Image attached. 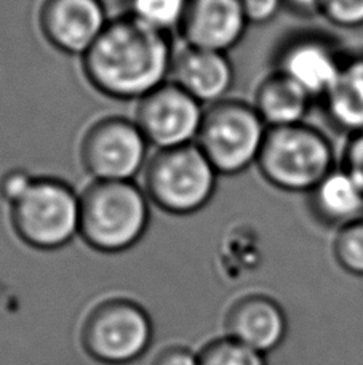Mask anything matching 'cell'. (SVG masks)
<instances>
[{
	"label": "cell",
	"mask_w": 363,
	"mask_h": 365,
	"mask_svg": "<svg viewBox=\"0 0 363 365\" xmlns=\"http://www.w3.org/2000/svg\"><path fill=\"white\" fill-rule=\"evenodd\" d=\"M174 51L170 36L122 13L82 56V73L101 95L141 101L170 81Z\"/></svg>",
	"instance_id": "6da1fadb"
},
{
	"label": "cell",
	"mask_w": 363,
	"mask_h": 365,
	"mask_svg": "<svg viewBox=\"0 0 363 365\" xmlns=\"http://www.w3.org/2000/svg\"><path fill=\"white\" fill-rule=\"evenodd\" d=\"M151 223V200L136 181H92L80 194V232L101 253L130 250Z\"/></svg>",
	"instance_id": "7a4b0ae2"
},
{
	"label": "cell",
	"mask_w": 363,
	"mask_h": 365,
	"mask_svg": "<svg viewBox=\"0 0 363 365\" xmlns=\"http://www.w3.org/2000/svg\"><path fill=\"white\" fill-rule=\"evenodd\" d=\"M256 165L270 186L309 194L338 164L328 136L302 122L269 128Z\"/></svg>",
	"instance_id": "3957f363"
},
{
	"label": "cell",
	"mask_w": 363,
	"mask_h": 365,
	"mask_svg": "<svg viewBox=\"0 0 363 365\" xmlns=\"http://www.w3.org/2000/svg\"><path fill=\"white\" fill-rule=\"evenodd\" d=\"M219 173L194 145L162 149L149 159L144 191L162 212L187 217L202 210L216 192Z\"/></svg>",
	"instance_id": "277c9868"
},
{
	"label": "cell",
	"mask_w": 363,
	"mask_h": 365,
	"mask_svg": "<svg viewBox=\"0 0 363 365\" xmlns=\"http://www.w3.org/2000/svg\"><path fill=\"white\" fill-rule=\"evenodd\" d=\"M16 236L37 250H58L80 232V194L66 181L36 177L10 205Z\"/></svg>",
	"instance_id": "5b68a950"
},
{
	"label": "cell",
	"mask_w": 363,
	"mask_h": 365,
	"mask_svg": "<svg viewBox=\"0 0 363 365\" xmlns=\"http://www.w3.org/2000/svg\"><path fill=\"white\" fill-rule=\"evenodd\" d=\"M268 130L253 103L226 98L205 108L196 145L219 175L236 177L258 164Z\"/></svg>",
	"instance_id": "8992f818"
},
{
	"label": "cell",
	"mask_w": 363,
	"mask_h": 365,
	"mask_svg": "<svg viewBox=\"0 0 363 365\" xmlns=\"http://www.w3.org/2000/svg\"><path fill=\"white\" fill-rule=\"evenodd\" d=\"M149 146L135 120L107 115L83 133L80 162L93 181H135L146 170Z\"/></svg>",
	"instance_id": "52a82bcc"
},
{
	"label": "cell",
	"mask_w": 363,
	"mask_h": 365,
	"mask_svg": "<svg viewBox=\"0 0 363 365\" xmlns=\"http://www.w3.org/2000/svg\"><path fill=\"white\" fill-rule=\"evenodd\" d=\"M204 115L205 106L202 103L168 81L138 101L135 122L144 133L149 145L162 151L194 145Z\"/></svg>",
	"instance_id": "ba28073f"
},
{
	"label": "cell",
	"mask_w": 363,
	"mask_h": 365,
	"mask_svg": "<svg viewBox=\"0 0 363 365\" xmlns=\"http://www.w3.org/2000/svg\"><path fill=\"white\" fill-rule=\"evenodd\" d=\"M347 53L340 43L320 32H302L282 45L277 55L278 73L320 100L338 79Z\"/></svg>",
	"instance_id": "9c48e42d"
},
{
	"label": "cell",
	"mask_w": 363,
	"mask_h": 365,
	"mask_svg": "<svg viewBox=\"0 0 363 365\" xmlns=\"http://www.w3.org/2000/svg\"><path fill=\"white\" fill-rule=\"evenodd\" d=\"M152 327L144 311L127 302L102 306L87 330L88 349L100 361L127 364L144 353Z\"/></svg>",
	"instance_id": "30bf717a"
},
{
	"label": "cell",
	"mask_w": 363,
	"mask_h": 365,
	"mask_svg": "<svg viewBox=\"0 0 363 365\" xmlns=\"http://www.w3.org/2000/svg\"><path fill=\"white\" fill-rule=\"evenodd\" d=\"M111 21L102 0H43L38 26L51 47L83 56Z\"/></svg>",
	"instance_id": "8fae6325"
},
{
	"label": "cell",
	"mask_w": 363,
	"mask_h": 365,
	"mask_svg": "<svg viewBox=\"0 0 363 365\" xmlns=\"http://www.w3.org/2000/svg\"><path fill=\"white\" fill-rule=\"evenodd\" d=\"M248 24L238 0H191L178 32L184 45L228 53Z\"/></svg>",
	"instance_id": "7c38bea8"
},
{
	"label": "cell",
	"mask_w": 363,
	"mask_h": 365,
	"mask_svg": "<svg viewBox=\"0 0 363 365\" xmlns=\"http://www.w3.org/2000/svg\"><path fill=\"white\" fill-rule=\"evenodd\" d=\"M170 81L206 108L228 98L236 73L228 53L184 45L174 51Z\"/></svg>",
	"instance_id": "4fadbf2b"
},
{
	"label": "cell",
	"mask_w": 363,
	"mask_h": 365,
	"mask_svg": "<svg viewBox=\"0 0 363 365\" xmlns=\"http://www.w3.org/2000/svg\"><path fill=\"white\" fill-rule=\"evenodd\" d=\"M310 210L322 225L340 227L363 220V189L341 164L309 194Z\"/></svg>",
	"instance_id": "5bb4252c"
},
{
	"label": "cell",
	"mask_w": 363,
	"mask_h": 365,
	"mask_svg": "<svg viewBox=\"0 0 363 365\" xmlns=\"http://www.w3.org/2000/svg\"><path fill=\"white\" fill-rule=\"evenodd\" d=\"M287 330L282 308L269 298L245 299L231 319V336L261 354L280 346Z\"/></svg>",
	"instance_id": "9a60e30c"
},
{
	"label": "cell",
	"mask_w": 363,
	"mask_h": 365,
	"mask_svg": "<svg viewBox=\"0 0 363 365\" xmlns=\"http://www.w3.org/2000/svg\"><path fill=\"white\" fill-rule=\"evenodd\" d=\"M322 103L336 130L347 136L363 133V50L347 53L338 79Z\"/></svg>",
	"instance_id": "2e32d148"
},
{
	"label": "cell",
	"mask_w": 363,
	"mask_h": 365,
	"mask_svg": "<svg viewBox=\"0 0 363 365\" xmlns=\"http://www.w3.org/2000/svg\"><path fill=\"white\" fill-rule=\"evenodd\" d=\"M314 98L278 71L264 77L256 88L253 106L269 128L302 123Z\"/></svg>",
	"instance_id": "e0dca14e"
},
{
	"label": "cell",
	"mask_w": 363,
	"mask_h": 365,
	"mask_svg": "<svg viewBox=\"0 0 363 365\" xmlns=\"http://www.w3.org/2000/svg\"><path fill=\"white\" fill-rule=\"evenodd\" d=\"M191 0H122L123 13L170 36L179 31Z\"/></svg>",
	"instance_id": "ac0fdd59"
},
{
	"label": "cell",
	"mask_w": 363,
	"mask_h": 365,
	"mask_svg": "<svg viewBox=\"0 0 363 365\" xmlns=\"http://www.w3.org/2000/svg\"><path fill=\"white\" fill-rule=\"evenodd\" d=\"M332 252L342 272L363 279V220L336 230Z\"/></svg>",
	"instance_id": "d6986e66"
},
{
	"label": "cell",
	"mask_w": 363,
	"mask_h": 365,
	"mask_svg": "<svg viewBox=\"0 0 363 365\" xmlns=\"http://www.w3.org/2000/svg\"><path fill=\"white\" fill-rule=\"evenodd\" d=\"M263 356L229 336L210 344L199 357V362L200 365H265Z\"/></svg>",
	"instance_id": "ffe728a7"
},
{
	"label": "cell",
	"mask_w": 363,
	"mask_h": 365,
	"mask_svg": "<svg viewBox=\"0 0 363 365\" xmlns=\"http://www.w3.org/2000/svg\"><path fill=\"white\" fill-rule=\"evenodd\" d=\"M322 16L340 29L363 28V0H327Z\"/></svg>",
	"instance_id": "44dd1931"
},
{
	"label": "cell",
	"mask_w": 363,
	"mask_h": 365,
	"mask_svg": "<svg viewBox=\"0 0 363 365\" xmlns=\"http://www.w3.org/2000/svg\"><path fill=\"white\" fill-rule=\"evenodd\" d=\"M250 24H265L277 18L285 6L283 0H238Z\"/></svg>",
	"instance_id": "7402d4cb"
},
{
	"label": "cell",
	"mask_w": 363,
	"mask_h": 365,
	"mask_svg": "<svg viewBox=\"0 0 363 365\" xmlns=\"http://www.w3.org/2000/svg\"><path fill=\"white\" fill-rule=\"evenodd\" d=\"M34 178V175L21 170V168L6 172L2 180H0V197L5 202H9V205L15 204V202L28 191Z\"/></svg>",
	"instance_id": "603a6c76"
},
{
	"label": "cell",
	"mask_w": 363,
	"mask_h": 365,
	"mask_svg": "<svg viewBox=\"0 0 363 365\" xmlns=\"http://www.w3.org/2000/svg\"><path fill=\"white\" fill-rule=\"evenodd\" d=\"M341 165L352 175L363 189V133L347 136L346 146L342 149Z\"/></svg>",
	"instance_id": "cb8c5ba5"
},
{
	"label": "cell",
	"mask_w": 363,
	"mask_h": 365,
	"mask_svg": "<svg viewBox=\"0 0 363 365\" xmlns=\"http://www.w3.org/2000/svg\"><path fill=\"white\" fill-rule=\"evenodd\" d=\"M285 6L300 16H322L327 0H283Z\"/></svg>",
	"instance_id": "d4e9b609"
},
{
	"label": "cell",
	"mask_w": 363,
	"mask_h": 365,
	"mask_svg": "<svg viewBox=\"0 0 363 365\" xmlns=\"http://www.w3.org/2000/svg\"><path fill=\"white\" fill-rule=\"evenodd\" d=\"M155 365H200V362L199 357L187 349H173L162 356Z\"/></svg>",
	"instance_id": "484cf974"
}]
</instances>
